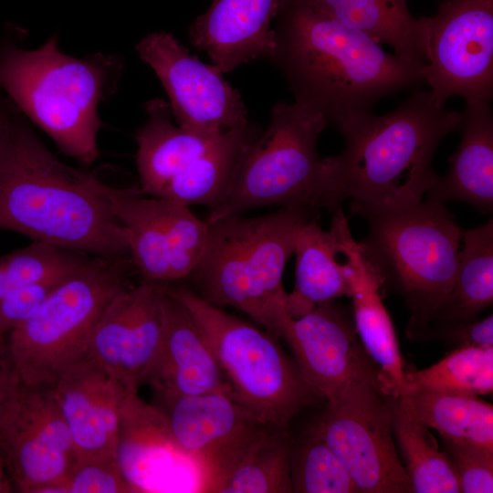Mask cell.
I'll use <instances>...</instances> for the list:
<instances>
[{"mask_svg": "<svg viewBox=\"0 0 493 493\" xmlns=\"http://www.w3.org/2000/svg\"><path fill=\"white\" fill-rule=\"evenodd\" d=\"M360 242L383 285L401 293L412 310L411 335H420L450 295L463 230L444 204L417 202L367 212Z\"/></svg>", "mask_w": 493, "mask_h": 493, "instance_id": "cell-6", "label": "cell"}, {"mask_svg": "<svg viewBox=\"0 0 493 493\" xmlns=\"http://www.w3.org/2000/svg\"><path fill=\"white\" fill-rule=\"evenodd\" d=\"M13 288L0 256V299Z\"/></svg>", "mask_w": 493, "mask_h": 493, "instance_id": "cell-42", "label": "cell"}, {"mask_svg": "<svg viewBox=\"0 0 493 493\" xmlns=\"http://www.w3.org/2000/svg\"><path fill=\"white\" fill-rule=\"evenodd\" d=\"M340 23L360 30L397 56L425 63L427 17L413 16L405 0H303Z\"/></svg>", "mask_w": 493, "mask_h": 493, "instance_id": "cell-27", "label": "cell"}, {"mask_svg": "<svg viewBox=\"0 0 493 493\" xmlns=\"http://www.w3.org/2000/svg\"><path fill=\"white\" fill-rule=\"evenodd\" d=\"M452 291L421 334L439 331L477 320L493 301V222L463 231Z\"/></svg>", "mask_w": 493, "mask_h": 493, "instance_id": "cell-26", "label": "cell"}, {"mask_svg": "<svg viewBox=\"0 0 493 493\" xmlns=\"http://www.w3.org/2000/svg\"><path fill=\"white\" fill-rule=\"evenodd\" d=\"M296 255L295 286L287 296V311L299 318L318 306L342 296L350 297L347 261L340 263V244L333 230H323L312 219L300 229Z\"/></svg>", "mask_w": 493, "mask_h": 493, "instance_id": "cell-25", "label": "cell"}, {"mask_svg": "<svg viewBox=\"0 0 493 493\" xmlns=\"http://www.w3.org/2000/svg\"><path fill=\"white\" fill-rule=\"evenodd\" d=\"M391 396L382 383H360L328 403L312 428L343 464L359 492H414L395 448Z\"/></svg>", "mask_w": 493, "mask_h": 493, "instance_id": "cell-10", "label": "cell"}, {"mask_svg": "<svg viewBox=\"0 0 493 493\" xmlns=\"http://www.w3.org/2000/svg\"><path fill=\"white\" fill-rule=\"evenodd\" d=\"M164 284L128 287L109 304L86 347L89 357L113 374L127 392L137 391L159 347Z\"/></svg>", "mask_w": 493, "mask_h": 493, "instance_id": "cell-18", "label": "cell"}, {"mask_svg": "<svg viewBox=\"0 0 493 493\" xmlns=\"http://www.w3.org/2000/svg\"><path fill=\"white\" fill-rule=\"evenodd\" d=\"M290 475L293 492H359L343 464L313 430L299 444L292 446Z\"/></svg>", "mask_w": 493, "mask_h": 493, "instance_id": "cell-33", "label": "cell"}, {"mask_svg": "<svg viewBox=\"0 0 493 493\" xmlns=\"http://www.w3.org/2000/svg\"><path fill=\"white\" fill-rule=\"evenodd\" d=\"M279 338L291 350L307 383L328 403L368 382L382 383L391 392L358 339L348 311L335 300L299 318H290Z\"/></svg>", "mask_w": 493, "mask_h": 493, "instance_id": "cell-16", "label": "cell"}, {"mask_svg": "<svg viewBox=\"0 0 493 493\" xmlns=\"http://www.w3.org/2000/svg\"><path fill=\"white\" fill-rule=\"evenodd\" d=\"M327 123L321 114L295 101L275 104L268 126L243 150L205 223L267 205L320 207L322 158L317 142Z\"/></svg>", "mask_w": 493, "mask_h": 493, "instance_id": "cell-9", "label": "cell"}, {"mask_svg": "<svg viewBox=\"0 0 493 493\" xmlns=\"http://www.w3.org/2000/svg\"><path fill=\"white\" fill-rule=\"evenodd\" d=\"M146 123L135 133L140 190L158 197L166 184L219 137L208 138L175 125L172 110L162 99L146 102Z\"/></svg>", "mask_w": 493, "mask_h": 493, "instance_id": "cell-24", "label": "cell"}, {"mask_svg": "<svg viewBox=\"0 0 493 493\" xmlns=\"http://www.w3.org/2000/svg\"><path fill=\"white\" fill-rule=\"evenodd\" d=\"M425 82L442 105L493 92V0H449L427 17Z\"/></svg>", "mask_w": 493, "mask_h": 493, "instance_id": "cell-13", "label": "cell"}, {"mask_svg": "<svg viewBox=\"0 0 493 493\" xmlns=\"http://www.w3.org/2000/svg\"><path fill=\"white\" fill-rule=\"evenodd\" d=\"M18 108L7 97L0 94V152L8 137L12 121Z\"/></svg>", "mask_w": 493, "mask_h": 493, "instance_id": "cell-39", "label": "cell"}, {"mask_svg": "<svg viewBox=\"0 0 493 493\" xmlns=\"http://www.w3.org/2000/svg\"><path fill=\"white\" fill-rule=\"evenodd\" d=\"M462 116L422 90L383 115H347L335 124L344 149L322 158L320 207L334 211L350 199L362 215L422 201L437 178L433 154Z\"/></svg>", "mask_w": 493, "mask_h": 493, "instance_id": "cell-2", "label": "cell"}, {"mask_svg": "<svg viewBox=\"0 0 493 493\" xmlns=\"http://www.w3.org/2000/svg\"><path fill=\"white\" fill-rule=\"evenodd\" d=\"M259 132L249 121L226 131L177 173L157 198L213 209L224 196L243 150Z\"/></svg>", "mask_w": 493, "mask_h": 493, "instance_id": "cell-28", "label": "cell"}, {"mask_svg": "<svg viewBox=\"0 0 493 493\" xmlns=\"http://www.w3.org/2000/svg\"><path fill=\"white\" fill-rule=\"evenodd\" d=\"M177 442L204 468L217 493L252 446L270 427L231 391L190 396H154Z\"/></svg>", "mask_w": 493, "mask_h": 493, "instance_id": "cell-15", "label": "cell"}, {"mask_svg": "<svg viewBox=\"0 0 493 493\" xmlns=\"http://www.w3.org/2000/svg\"><path fill=\"white\" fill-rule=\"evenodd\" d=\"M141 58L161 80L177 125L198 135L217 138L246 124L240 93L215 65L191 55L171 34L151 33L136 46Z\"/></svg>", "mask_w": 493, "mask_h": 493, "instance_id": "cell-14", "label": "cell"}, {"mask_svg": "<svg viewBox=\"0 0 493 493\" xmlns=\"http://www.w3.org/2000/svg\"><path fill=\"white\" fill-rule=\"evenodd\" d=\"M411 397L421 420L442 439L493 449V406L478 396L418 390Z\"/></svg>", "mask_w": 493, "mask_h": 493, "instance_id": "cell-30", "label": "cell"}, {"mask_svg": "<svg viewBox=\"0 0 493 493\" xmlns=\"http://www.w3.org/2000/svg\"><path fill=\"white\" fill-rule=\"evenodd\" d=\"M456 348L463 346L493 347V316L472 320L439 331L436 334Z\"/></svg>", "mask_w": 493, "mask_h": 493, "instance_id": "cell-38", "label": "cell"}, {"mask_svg": "<svg viewBox=\"0 0 493 493\" xmlns=\"http://www.w3.org/2000/svg\"><path fill=\"white\" fill-rule=\"evenodd\" d=\"M84 256L45 242L33 241L1 257L15 288L61 279L79 264Z\"/></svg>", "mask_w": 493, "mask_h": 493, "instance_id": "cell-34", "label": "cell"}, {"mask_svg": "<svg viewBox=\"0 0 493 493\" xmlns=\"http://www.w3.org/2000/svg\"><path fill=\"white\" fill-rule=\"evenodd\" d=\"M14 375L7 366L0 369V414L2 412L8 391L13 383Z\"/></svg>", "mask_w": 493, "mask_h": 493, "instance_id": "cell-40", "label": "cell"}, {"mask_svg": "<svg viewBox=\"0 0 493 493\" xmlns=\"http://www.w3.org/2000/svg\"><path fill=\"white\" fill-rule=\"evenodd\" d=\"M127 256L85 255L35 314L8 334L6 361L17 382L53 386L64 371L85 356L100 318L129 287Z\"/></svg>", "mask_w": 493, "mask_h": 493, "instance_id": "cell-7", "label": "cell"}, {"mask_svg": "<svg viewBox=\"0 0 493 493\" xmlns=\"http://www.w3.org/2000/svg\"><path fill=\"white\" fill-rule=\"evenodd\" d=\"M12 482L8 476L5 464L0 452V493H7L12 491Z\"/></svg>", "mask_w": 493, "mask_h": 493, "instance_id": "cell-41", "label": "cell"}, {"mask_svg": "<svg viewBox=\"0 0 493 493\" xmlns=\"http://www.w3.org/2000/svg\"><path fill=\"white\" fill-rule=\"evenodd\" d=\"M122 71L118 55L63 53L56 35L33 50L10 37L0 39V90L62 152L84 164L99 157V104L117 90Z\"/></svg>", "mask_w": 493, "mask_h": 493, "instance_id": "cell-4", "label": "cell"}, {"mask_svg": "<svg viewBox=\"0 0 493 493\" xmlns=\"http://www.w3.org/2000/svg\"><path fill=\"white\" fill-rule=\"evenodd\" d=\"M163 332L144 372L154 396H190L231 391L204 330L188 309L165 289Z\"/></svg>", "mask_w": 493, "mask_h": 493, "instance_id": "cell-19", "label": "cell"}, {"mask_svg": "<svg viewBox=\"0 0 493 493\" xmlns=\"http://www.w3.org/2000/svg\"><path fill=\"white\" fill-rule=\"evenodd\" d=\"M312 208L284 206L251 218L214 222L205 254L188 278L208 303L233 307L279 337L291 318L282 283L286 264Z\"/></svg>", "mask_w": 493, "mask_h": 493, "instance_id": "cell-5", "label": "cell"}, {"mask_svg": "<svg viewBox=\"0 0 493 493\" xmlns=\"http://www.w3.org/2000/svg\"><path fill=\"white\" fill-rule=\"evenodd\" d=\"M105 184L59 161L18 110L0 152V230L79 254L129 255Z\"/></svg>", "mask_w": 493, "mask_h": 493, "instance_id": "cell-3", "label": "cell"}, {"mask_svg": "<svg viewBox=\"0 0 493 493\" xmlns=\"http://www.w3.org/2000/svg\"><path fill=\"white\" fill-rule=\"evenodd\" d=\"M391 425L416 493H458L457 472L428 426L419 417L411 395L391 396Z\"/></svg>", "mask_w": 493, "mask_h": 493, "instance_id": "cell-29", "label": "cell"}, {"mask_svg": "<svg viewBox=\"0 0 493 493\" xmlns=\"http://www.w3.org/2000/svg\"><path fill=\"white\" fill-rule=\"evenodd\" d=\"M459 478L461 492H493V449L442 439Z\"/></svg>", "mask_w": 493, "mask_h": 493, "instance_id": "cell-36", "label": "cell"}, {"mask_svg": "<svg viewBox=\"0 0 493 493\" xmlns=\"http://www.w3.org/2000/svg\"><path fill=\"white\" fill-rule=\"evenodd\" d=\"M113 214L126 231L129 256L144 281L188 278L206 249L209 226L189 206L143 194L139 187L105 184Z\"/></svg>", "mask_w": 493, "mask_h": 493, "instance_id": "cell-12", "label": "cell"}, {"mask_svg": "<svg viewBox=\"0 0 493 493\" xmlns=\"http://www.w3.org/2000/svg\"><path fill=\"white\" fill-rule=\"evenodd\" d=\"M66 493L131 492L117 452L77 457L65 481Z\"/></svg>", "mask_w": 493, "mask_h": 493, "instance_id": "cell-35", "label": "cell"}, {"mask_svg": "<svg viewBox=\"0 0 493 493\" xmlns=\"http://www.w3.org/2000/svg\"><path fill=\"white\" fill-rule=\"evenodd\" d=\"M63 278L15 288L0 299V355L6 357L5 336L28 320Z\"/></svg>", "mask_w": 493, "mask_h": 493, "instance_id": "cell-37", "label": "cell"}, {"mask_svg": "<svg viewBox=\"0 0 493 493\" xmlns=\"http://www.w3.org/2000/svg\"><path fill=\"white\" fill-rule=\"evenodd\" d=\"M282 0H214L190 26V42L222 73L257 58L274 46L271 27Z\"/></svg>", "mask_w": 493, "mask_h": 493, "instance_id": "cell-22", "label": "cell"}, {"mask_svg": "<svg viewBox=\"0 0 493 493\" xmlns=\"http://www.w3.org/2000/svg\"><path fill=\"white\" fill-rule=\"evenodd\" d=\"M267 59L284 75L295 102L336 124L380 99L425 82V63L385 52L367 34L303 0H282Z\"/></svg>", "mask_w": 493, "mask_h": 493, "instance_id": "cell-1", "label": "cell"}, {"mask_svg": "<svg viewBox=\"0 0 493 493\" xmlns=\"http://www.w3.org/2000/svg\"><path fill=\"white\" fill-rule=\"evenodd\" d=\"M117 455L131 492H211L200 463L174 438L162 411L137 391L122 404Z\"/></svg>", "mask_w": 493, "mask_h": 493, "instance_id": "cell-17", "label": "cell"}, {"mask_svg": "<svg viewBox=\"0 0 493 493\" xmlns=\"http://www.w3.org/2000/svg\"><path fill=\"white\" fill-rule=\"evenodd\" d=\"M0 452L19 492L65 491L76 454L53 386L26 385L14 377L0 414Z\"/></svg>", "mask_w": 493, "mask_h": 493, "instance_id": "cell-11", "label": "cell"}, {"mask_svg": "<svg viewBox=\"0 0 493 493\" xmlns=\"http://www.w3.org/2000/svg\"><path fill=\"white\" fill-rule=\"evenodd\" d=\"M330 228L349 266L350 297L357 335L384 376L393 396L410 395L394 327L380 293L382 280L361 243L353 238L341 208L334 211Z\"/></svg>", "mask_w": 493, "mask_h": 493, "instance_id": "cell-21", "label": "cell"}, {"mask_svg": "<svg viewBox=\"0 0 493 493\" xmlns=\"http://www.w3.org/2000/svg\"><path fill=\"white\" fill-rule=\"evenodd\" d=\"M462 113L461 141L450 168L437 176L426 201L457 200L482 212L493 209V116L488 101L467 100Z\"/></svg>", "mask_w": 493, "mask_h": 493, "instance_id": "cell-23", "label": "cell"}, {"mask_svg": "<svg viewBox=\"0 0 493 493\" xmlns=\"http://www.w3.org/2000/svg\"><path fill=\"white\" fill-rule=\"evenodd\" d=\"M165 289L204 330L232 395L262 421L287 429L318 396L274 333L208 303L190 288L167 284Z\"/></svg>", "mask_w": 493, "mask_h": 493, "instance_id": "cell-8", "label": "cell"}, {"mask_svg": "<svg viewBox=\"0 0 493 493\" xmlns=\"http://www.w3.org/2000/svg\"><path fill=\"white\" fill-rule=\"evenodd\" d=\"M414 391L478 396L493 391V347L463 346L428 368L406 372ZM410 393V394H411Z\"/></svg>", "mask_w": 493, "mask_h": 493, "instance_id": "cell-32", "label": "cell"}, {"mask_svg": "<svg viewBox=\"0 0 493 493\" xmlns=\"http://www.w3.org/2000/svg\"><path fill=\"white\" fill-rule=\"evenodd\" d=\"M287 429L270 426L252 446L217 493H289L292 490Z\"/></svg>", "mask_w": 493, "mask_h": 493, "instance_id": "cell-31", "label": "cell"}, {"mask_svg": "<svg viewBox=\"0 0 493 493\" xmlns=\"http://www.w3.org/2000/svg\"><path fill=\"white\" fill-rule=\"evenodd\" d=\"M53 392L77 457L117 452L122 383L104 366L84 356L58 378Z\"/></svg>", "mask_w": 493, "mask_h": 493, "instance_id": "cell-20", "label": "cell"}]
</instances>
